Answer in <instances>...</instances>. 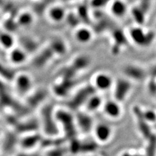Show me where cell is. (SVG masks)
Listing matches in <instances>:
<instances>
[{"label": "cell", "instance_id": "5b68a950", "mask_svg": "<svg viewBox=\"0 0 156 156\" xmlns=\"http://www.w3.org/2000/svg\"><path fill=\"white\" fill-rule=\"evenodd\" d=\"M113 97L115 100L122 104L126 101L132 90V81L126 77L119 78L114 81Z\"/></svg>", "mask_w": 156, "mask_h": 156}, {"label": "cell", "instance_id": "6da1fadb", "mask_svg": "<svg viewBox=\"0 0 156 156\" xmlns=\"http://www.w3.org/2000/svg\"><path fill=\"white\" fill-rule=\"evenodd\" d=\"M54 115L58 127H62V131L67 137L70 139L76 138L78 131L74 115H72L71 111L68 109H58L54 111Z\"/></svg>", "mask_w": 156, "mask_h": 156}, {"label": "cell", "instance_id": "ac0fdd59", "mask_svg": "<svg viewBox=\"0 0 156 156\" xmlns=\"http://www.w3.org/2000/svg\"><path fill=\"white\" fill-rule=\"evenodd\" d=\"M67 12L64 7L60 5L51 7L48 11V16L54 23H59L65 19Z\"/></svg>", "mask_w": 156, "mask_h": 156}, {"label": "cell", "instance_id": "4316f807", "mask_svg": "<svg viewBox=\"0 0 156 156\" xmlns=\"http://www.w3.org/2000/svg\"><path fill=\"white\" fill-rule=\"evenodd\" d=\"M65 20L68 26L70 27H75L76 29L79 27V25L81 23L76 12H67Z\"/></svg>", "mask_w": 156, "mask_h": 156}, {"label": "cell", "instance_id": "d6a6232c", "mask_svg": "<svg viewBox=\"0 0 156 156\" xmlns=\"http://www.w3.org/2000/svg\"><path fill=\"white\" fill-rule=\"evenodd\" d=\"M62 1H65V2H70V1H72V0H62Z\"/></svg>", "mask_w": 156, "mask_h": 156}, {"label": "cell", "instance_id": "cb8c5ba5", "mask_svg": "<svg viewBox=\"0 0 156 156\" xmlns=\"http://www.w3.org/2000/svg\"><path fill=\"white\" fill-rule=\"evenodd\" d=\"M77 15L79 17L81 22H84L85 24L90 23V15L89 13V7L87 5L82 4L77 7L76 11Z\"/></svg>", "mask_w": 156, "mask_h": 156}, {"label": "cell", "instance_id": "1f68e13d", "mask_svg": "<svg viewBox=\"0 0 156 156\" xmlns=\"http://www.w3.org/2000/svg\"><path fill=\"white\" fill-rule=\"evenodd\" d=\"M119 156H138V154L131 152L130 150H126L122 152Z\"/></svg>", "mask_w": 156, "mask_h": 156}, {"label": "cell", "instance_id": "83f0119b", "mask_svg": "<svg viewBox=\"0 0 156 156\" xmlns=\"http://www.w3.org/2000/svg\"><path fill=\"white\" fill-rule=\"evenodd\" d=\"M113 0H90L89 5L96 10H100L104 7L109 5Z\"/></svg>", "mask_w": 156, "mask_h": 156}, {"label": "cell", "instance_id": "44dd1931", "mask_svg": "<svg viewBox=\"0 0 156 156\" xmlns=\"http://www.w3.org/2000/svg\"><path fill=\"white\" fill-rule=\"evenodd\" d=\"M131 15L132 16L135 22L139 26H142L145 23L146 20V14L143 10L137 5H135L133 7L131 8Z\"/></svg>", "mask_w": 156, "mask_h": 156}, {"label": "cell", "instance_id": "52a82bcc", "mask_svg": "<svg viewBox=\"0 0 156 156\" xmlns=\"http://www.w3.org/2000/svg\"><path fill=\"white\" fill-rule=\"evenodd\" d=\"M101 109L107 118L113 120L120 119L123 113L121 104L115 99L104 101Z\"/></svg>", "mask_w": 156, "mask_h": 156}, {"label": "cell", "instance_id": "d4e9b609", "mask_svg": "<svg viewBox=\"0 0 156 156\" xmlns=\"http://www.w3.org/2000/svg\"><path fill=\"white\" fill-rule=\"evenodd\" d=\"M14 70L0 62V77L7 81L14 80L16 77Z\"/></svg>", "mask_w": 156, "mask_h": 156}, {"label": "cell", "instance_id": "8fae6325", "mask_svg": "<svg viewBox=\"0 0 156 156\" xmlns=\"http://www.w3.org/2000/svg\"><path fill=\"white\" fill-rule=\"evenodd\" d=\"M15 88L20 94H25L32 89L33 81L31 77L26 74L16 76L14 80Z\"/></svg>", "mask_w": 156, "mask_h": 156}, {"label": "cell", "instance_id": "603a6c76", "mask_svg": "<svg viewBox=\"0 0 156 156\" xmlns=\"http://www.w3.org/2000/svg\"><path fill=\"white\" fill-rule=\"evenodd\" d=\"M16 21L20 27H28L33 23L34 17L31 12H24L18 15Z\"/></svg>", "mask_w": 156, "mask_h": 156}, {"label": "cell", "instance_id": "3957f363", "mask_svg": "<svg viewBox=\"0 0 156 156\" xmlns=\"http://www.w3.org/2000/svg\"><path fill=\"white\" fill-rule=\"evenodd\" d=\"M96 90L92 85H85L78 89L76 93L68 101V109L70 111H79L83 107L89 98L96 93Z\"/></svg>", "mask_w": 156, "mask_h": 156}, {"label": "cell", "instance_id": "ba28073f", "mask_svg": "<svg viewBox=\"0 0 156 156\" xmlns=\"http://www.w3.org/2000/svg\"><path fill=\"white\" fill-rule=\"evenodd\" d=\"M122 72L124 75V77L132 82L143 81L148 74L142 66L135 64L126 65L124 66Z\"/></svg>", "mask_w": 156, "mask_h": 156}, {"label": "cell", "instance_id": "277c9868", "mask_svg": "<svg viewBox=\"0 0 156 156\" xmlns=\"http://www.w3.org/2000/svg\"><path fill=\"white\" fill-rule=\"evenodd\" d=\"M91 133L98 144H105L113 138L115 130L110 124L100 122L94 124Z\"/></svg>", "mask_w": 156, "mask_h": 156}, {"label": "cell", "instance_id": "30bf717a", "mask_svg": "<svg viewBox=\"0 0 156 156\" xmlns=\"http://www.w3.org/2000/svg\"><path fill=\"white\" fill-rule=\"evenodd\" d=\"M56 83L53 86V92L54 94L58 98H65L70 93V92L76 85L75 80L63 79Z\"/></svg>", "mask_w": 156, "mask_h": 156}, {"label": "cell", "instance_id": "ffe728a7", "mask_svg": "<svg viewBox=\"0 0 156 156\" xmlns=\"http://www.w3.org/2000/svg\"><path fill=\"white\" fill-rule=\"evenodd\" d=\"M54 56L53 51H51L50 46L45 48L44 50L39 53L38 56L34 60V64L35 66L41 67L46 65L48 61Z\"/></svg>", "mask_w": 156, "mask_h": 156}, {"label": "cell", "instance_id": "7a4b0ae2", "mask_svg": "<svg viewBox=\"0 0 156 156\" xmlns=\"http://www.w3.org/2000/svg\"><path fill=\"white\" fill-rule=\"evenodd\" d=\"M129 35L131 41L140 48L148 47L152 44L155 38L154 31H145L143 27L139 26L130 28Z\"/></svg>", "mask_w": 156, "mask_h": 156}, {"label": "cell", "instance_id": "f1b7e54d", "mask_svg": "<svg viewBox=\"0 0 156 156\" xmlns=\"http://www.w3.org/2000/svg\"><path fill=\"white\" fill-rule=\"evenodd\" d=\"M152 2L153 0H137L136 5L142 9L146 14H148L152 7Z\"/></svg>", "mask_w": 156, "mask_h": 156}, {"label": "cell", "instance_id": "7402d4cb", "mask_svg": "<svg viewBox=\"0 0 156 156\" xmlns=\"http://www.w3.org/2000/svg\"><path fill=\"white\" fill-rule=\"evenodd\" d=\"M15 38L12 34L6 31L0 33V47L4 50H10L14 47Z\"/></svg>", "mask_w": 156, "mask_h": 156}, {"label": "cell", "instance_id": "e0dca14e", "mask_svg": "<svg viewBox=\"0 0 156 156\" xmlns=\"http://www.w3.org/2000/svg\"><path fill=\"white\" fill-rule=\"evenodd\" d=\"M91 64L90 57L86 54L78 55L74 58L70 65L77 72L85 70L89 68Z\"/></svg>", "mask_w": 156, "mask_h": 156}, {"label": "cell", "instance_id": "8992f818", "mask_svg": "<svg viewBox=\"0 0 156 156\" xmlns=\"http://www.w3.org/2000/svg\"><path fill=\"white\" fill-rule=\"evenodd\" d=\"M74 117L77 131L85 135L92 133L95 123L91 114L85 111L79 110L77 111Z\"/></svg>", "mask_w": 156, "mask_h": 156}, {"label": "cell", "instance_id": "9a60e30c", "mask_svg": "<svg viewBox=\"0 0 156 156\" xmlns=\"http://www.w3.org/2000/svg\"><path fill=\"white\" fill-rule=\"evenodd\" d=\"M27 53L20 48H12L9 53V60L12 65H20L27 60Z\"/></svg>", "mask_w": 156, "mask_h": 156}, {"label": "cell", "instance_id": "2e32d148", "mask_svg": "<svg viewBox=\"0 0 156 156\" xmlns=\"http://www.w3.org/2000/svg\"><path fill=\"white\" fill-rule=\"evenodd\" d=\"M93 32L87 26H79L76 29L74 38L77 42L82 44L89 43L93 38Z\"/></svg>", "mask_w": 156, "mask_h": 156}, {"label": "cell", "instance_id": "484cf974", "mask_svg": "<svg viewBox=\"0 0 156 156\" xmlns=\"http://www.w3.org/2000/svg\"><path fill=\"white\" fill-rule=\"evenodd\" d=\"M142 116L148 125L156 122V111L152 109H141Z\"/></svg>", "mask_w": 156, "mask_h": 156}, {"label": "cell", "instance_id": "836d02e7", "mask_svg": "<svg viewBox=\"0 0 156 156\" xmlns=\"http://www.w3.org/2000/svg\"><path fill=\"white\" fill-rule=\"evenodd\" d=\"M3 3V0H0V4Z\"/></svg>", "mask_w": 156, "mask_h": 156}, {"label": "cell", "instance_id": "7c38bea8", "mask_svg": "<svg viewBox=\"0 0 156 156\" xmlns=\"http://www.w3.org/2000/svg\"><path fill=\"white\" fill-rule=\"evenodd\" d=\"M109 11L114 17L122 18L128 11V6L125 0H113L109 5Z\"/></svg>", "mask_w": 156, "mask_h": 156}, {"label": "cell", "instance_id": "4fadbf2b", "mask_svg": "<svg viewBox=\"0 0 156 156\" xmlns=\"http://www.w3.org/2000/svg\"><path fill=\"white\" fill-rule=\"evenodd\" d=\"M112 39L113 44L111 48V51L113 55H117L120 53L122 48L128 44V41L123 31L120 29H116L115 31H113Z\"/></svg>", "mask_w": 156, "mask_h": 156}, {"label": "cell", "instance_id": "f546056e", "mask_svg": "<svg viewBox=\"0 0 156 156\" xmlns=\"http://www.w3.org/2000/svg\"><path fill=\"white\" fill-rule=\"evenodd\" d=\"M148 90L150 94L156 95V80L150 78L148 83Z\"/></svg>", "mask_w": 156, "mask_h": 156}, {"label": "cell", "instance_id": "d6986e66", "mask_svg": "<svg viewBox=\"0 0 156 156\" xmlns=\"http://www.w3.org/2000/svg\"><path fill=\"white\" fill-rule=\"evenodd\" d=\"M49 46L51 48L54 55H64L68 51V46L66 43L65 42V41L59 38L53 39Z\"/></svg>", "mask_w": 156, "mask_h": 156}, {"label": "cell", "instance_id": "5bb4252c", "mask_svg": "<svg viewBox=\"0 0 156 156\" xmlns=\"http://www.w3.org/2000/svg\"><path fill=\"white\" fill-rule=\"evenodd\" d=\"M104 102V100L102 98V97L100 95L96 94V93L91 95L86 101L83 106L85 111L90 114L95 113L97 111L101 109Z\"/></svg>", "mask_w": 156, "mask_h": 156}, {"label": "cell", "instance_id": "4dcf8cb0", "mask_svg": "<svg viewBox=\"0 0 156 156\" xmlns=\"http://www.w3.org/2000/svg\"><path fill=\"white\" fill-rule=\"evenodd\" d=\"M147 74L151 77L150 78L156 80V64L150 68Z\"/></svg>", "mask_w": 156, "mask_h": 156}, {"label": "cell", "instance_id": "9c48e42d", "mask_svg": "<svg viewBox=\"0 0 156 156\" xmlns=\"http://www.w3.org/2000/svg\"><path fill=\"white\" fill-rule=\"evenodd\" d=\"M114 81L109 74L105 72H98L93 78L92 86L96 90L105 91L113 87Z\"/></svg>", "mask_w": 156, "mask_h": 156}]
</instances>
